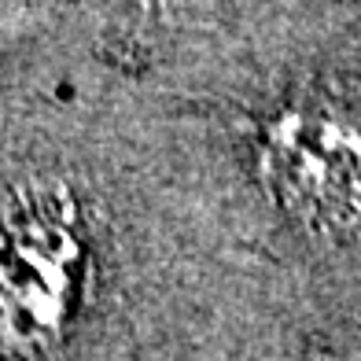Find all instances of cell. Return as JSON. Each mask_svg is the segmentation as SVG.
I'll return each mask as SVG.
<instances>
[{"label": "cell", "instance_id": "obj_1", "mask_svg": "<svg viewBox=\"0 0 361 361\" xmlns=\"http://www.w3.org/2000/svg\"><path fill=\"white\" fill-rule=\"evenodd\" d=\"M269 177L284 203L314 221L361 214V140L336 122L291 114L269 140Z\"/></svg>", "mask_w": 361, "mask_h": 361}, {"label": "cell", "instance_id": "obj_2", "mask_svg": "<svg viewBox=\"0 0 361 361\" xmlns=\"http://www.w3.org/2000/svg\"><path fill=\"white\" fill-rule=\"evenodd\" d=\"M74 243L52 225L0 233V321L15 336H44L63 317Z\"/></svg>", "mask_w": 361, "mask_h": 361}]
</instances>
